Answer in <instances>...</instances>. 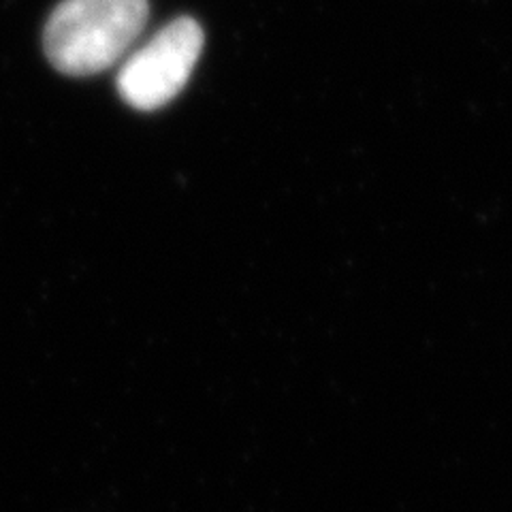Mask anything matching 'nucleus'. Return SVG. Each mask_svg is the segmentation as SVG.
Here are the masks:
<instances>
[{
	"label": "nucleus",
	"instance_id": "1",
	"mask_svg": "<svg viewBox=\"0 0 512 512\" xmlns=\"http://www.w3.org/2000/svg\"><path fill=\"white\" fill-rule=\"evenodd\" d=\"M148 13V0H62L45 26V54L60 73H101L131 50Z\"/></svg>",
	"mask_w": 512,
	"mask_h": 512
},
{
	"label": "nucleus",
	"instance_id": "2",
	"mask_svg": "<svg viewBox=\"0 0 512 512\" xmlns=\"http://www.w3.org/2000/svg\"><path fill=\"white\" fill-rule=\"evenodd\" d=\"M201 50L203 30L195 20L169 22L124 62L118 75L120 96L139 111L171 103L188 84Z\"/></svg>",
	"mask_w": 512,
	"mask_h": 512
}]
</instances>
